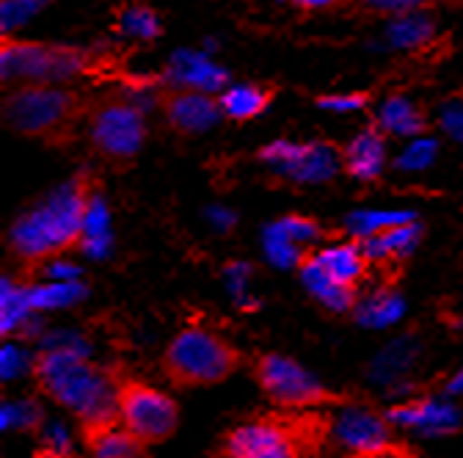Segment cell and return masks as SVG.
I'll list each match as a JSON object with an SVG mask.
<instances>
[{
  "label": "cell",
  "mask_w": 463,
  "mask_h": 458,
  "mask_svg": "<svg viewBox=\"0 0 463 458\" xmlns=\"http://www.w3.org/2000/svg\"><path fill=\"white\" fill-rule=\"evenodd\" d=\"M420 238H422L420 221H409V224L389 226V229H383V233H378L373 238H364L359 243H362L370 262H392V260L409 257L417 249Z\"/></svg>",
  "instance_id": "cell-18"
},
{
  "label": "cell",
  "mask_w": 463,
  "mask_h": 458,
  "mask_svg": "<svg viewBox=\"0 0 463 458\" xmlns=\"http://www.w3.org/2000/svg\"><path fill=\"white\" fill-rule=\"evenodd\" d=\"M241 357L229 339L207 326H188L168 342L163 367L174 384L204 386L235 373Z\"/></svg>",
  "instance_id": "cell-4"
},
{
  "label": "cell",
  "mask_w": 463,
  "mask_h": 458,
  "mask_svg": "<svg viewBox=\"0 0 463 458\" xmlns=\"http://www.w3.org/2000/svg\"><path fill=\"white\" fill-rule=\"evenodd\" d=\"M262 243H265L268 260H270L273 265H279V268H296V265H301V262L307 260L304 246H298L296 241H289L276 224H270V226L265 229Z\"/></svg>",
  "instance_id": "cell-28"
},
{
  "label": "cell",
  "mask_w": 463,
  "mask_h": 458,
  "mask_svg": "<svg viewBox=\"0 0 463 458\" xmlns=\"http://www.w3.org/2000/svg\"><path fill=\"white\" fill-rule=\"evenodd\" d=\"M347 458H405V455L392 444V447H386V450H381V453H373V455H347Z\"/></svg>",
  "instance_id": "cell-42"
},
{
  "label": "cell",
  "mask_w": 463,
  "mask_h": 458,
  "mask_svg": "<svg viewBox=\"0 0 463 458\" xmlns=\"http://www.w3.org/2000/svg\"><path fill=\"white\" fill-rule=\"evenodd\" d=\"M301 281H304V288L309 291V296L320 304V307H326V310H331V312H351L354 307H356V291L354 288H347V284H342V281H336L334 276H328L320 265H317V260L309 254L301 265Z\"/></svg>",
  "instance_id": "cell-15"
},
{
  "label": "cell",
  "mask_w": 463,
  "mask_h": 458,
  "mask_svg": "<svg viewBox=\"0 0 463 458\" xmlns=\"http://www.w3.org/2000/svg\"><path fill=\"white\" fill-rule=\"evenodd\" d=\"M33 367H36V359L25 348L14 346V342H6V346L0 348V376H4V381H14L31 373Z\"/></svg>",
  "instance_id": "cell-31"
},
{
  "label": "cell",
  "mask_w": 463,
  "mask_h": 458,
  "mask_svg": "<svg viewBox=\"0 0 463 458\" xmlns=\"http://www.w3.org/2000/svg\"><path fill=\"white\" fill-rule=\"evenodd\" d=\"M262 160L279 166L287 177L298 183H323L336 175L342 166L339 152L331 144H289V141H276L260 152Z\"/></svg>",
  "instance_id": "cell-11"
},
{
  "label": "cell",
  "mask_w": 463,
  "mask_h": 458,
  "mask_svg": "<svg viewBox=\"0 0 463 458\" xmlns=\"http://www.w3.org/2000/svg\"><path fill=\"white\" fill-rule=\"evenodd\" d=\"M296 4H301V6H307V9H320V6L336 4V0H296Z\"/></svg>",
  "instance_id": "cell-43"
},
{
  "label": "cell",
  "mask_w": 463,
  "mask_h": 458,
  "mask_svg": "<svg viewBox=\"0 0 463 458\" xmlns=\"http://www.w3.org/2000/svg\"><path fill=\"white\" fill-rule=\"evenodd\" d=\"M89 138L102 157L130 163L146 138L144 113L128 100L105 97L89 110Z\"/></svg>",
  "instance_id": "cell-6"
},
{
  "label": "cell",
  "mask_w": 463,
  "mask_h": 458,
  "mask_svg": "<svg viewBox=\"0 0 463 458\" xmlns=\"http://www.w3.org/2000/svg\"><path fill=\"white\" fill-rule=\"evenodd\" d=\"M6 83H61L89 70L86 52L67 44L42 42H4L0 47Z\"/></svg>",
  "instance_id": "cell-5"
},
{
  "label": "cell",
  "mask_w": 463,
  "mask_h": 458,
  "mask_svg": "<svg viewBox=\"0 0 463 458\" xmlns=\"http://www.w3.org/2000/svg\"><path fill=\"white\" fill-rule=\"evenodd\" d=\"M39 312L31 304V284L14 279L0 281V334L4 337H31L39 326Z\"/></svg>",
  "instance_id": "cell-14"
},
{
  "label": "cell",
  "mask_w": 463,
  "mask_h": 458,
  "mask_svg": "<svg viewBox=\"0 0 463 458\" xmlns=\"http://www.w3.org/2000/svg\"><path fill=\"white\" fill-rule=\"evenodd\" d=\"M312 257L317 260V265L328 276H334L336 281L347 284V288H354V291H356L359 279H364L367 265H370V260H367V254H364V249H362L359 241L331 243V246L315 252Z\"/></svg>",
  "instance_id": "cell-17"
},
{
  "label": "cell",
  "mask_w": 463,
  "mask_h": 458,
  "mask_svg": "<svg viewBox=\"0 0 463 458\" xmlns=\"http://www.w3.org/2000/svg\"><path fill=\"white\" fill-rule=\"evenodd\" d=\"M378 122L386 133H397V136H414V133L425 130L422 110H417L409 100H402V97L386 100Z\"/></svg>",
  "instance_id": "cell-25"
},
{
  "label": "cell",
  "mask_w": 463,
  "mask_h": 458,
  "mask_svg": "<svg viewBox=\"0 0 463 458\" xmlns=\"http://www.w3.org/2000/svg\"><path fill=\"white\" fill-rule=\"evenodd\" d=\"M125 28L133 31V33H138V36H155V33L160 31L157 17H155L149 9H136V12H130V14L125 17Z\"/></svg>",
  "instance_id": "cell-36"
},
{
  "label": "cell",
  "mask_w": 463,
  "mask_h": 458,
  "mask_svg": "<svg viewBox=\"0 0 463 458\" xmlns=\"http://www.w3.org/2000/svg\"><path fill=\"white\" fill-rule=\"evenodd\" d=\"M80 249L94 257L102 260L110 252V221H108V207L105 202L94 194L89 213H86V224H83V238H80Z\"/></svg>",
  "instance_id": "cell-24"
},
{
  "label": "cell",
  "mask_w": 463,
  "mask_h": 458,
  "mask_svg": "<svg viewBox=\"0 0 463 458\" xmlns=\"http://www.w3.org/2000/svg\"><path fill=\"white\" fill-rule=\"evenodd\" d=\"M249 279H251V265H246V262H229L226 265L229 293H232V299H235V304L243 310H249Z\"/></svg>",
  "instance_id": "cell-34"
},
{
  "label": "cell",
  "mask_w": 463,
  "mask_h": 458,
  "mask_svg": "<svg viewBox=\"0 0 463 458\" xmlns=\"http://www.w3.org/2000/svg\"><path fill=\"white\" fill-rule=\"evenodd\" d=\"M326 434L347 455H373L392 447V423L386 415L373 412L370 406H345L331 420Z\"/></svg>",
  "instance_id": "cell-10"
},
{
  "label": "cell",
  "mask_w": 463,
  "mask_h": 458,
  "mask_svg": "<svg viewBox=\"0 0 463 458\" xmlns=\"http://www.w3.org/2000/svg\"><path fill=\"white\" fill-rule=\"evenodd\" d=\"M405 312V301L397 291L392 288H381L364 299L356 301L354 307V315L356 320L364 326V329H383V326H392L402 318Z\"/></svg>",
  "instance_id": "cell-20"
},
{
  "label": "cell",
  "mask_w": 463,
  "mask_h": 458,
  "mask_svg": "<svg viewBox=\"0 0 463 458\" xmlns=\"http://www.w3.org/2000/svg\"><path fill=\"white\" fill-rule=\"evenodd\" d=\"M171 75L180 83H185V89H202V91H213L226 83V72L221 67L210 64L204 55H194V52H180L171 62Z\"/></svg>",
  "instance_id": "cell-22"
},
{
  "label": "cell",
  "mask_w": 463,
  "mask_h": 458,
  "mask_svg": "<svg viewBox=\"0 0 463 458\" xmlns=\"http://www.w3.org/2000/svg\"><path fill=\"white\" fill-rule=\"evenodd\" d=\"M392 42L400 47H417L430 42L433 36V23L425 20L422 14H409V17H397V23L389 31Z\"/></svg>",
  "instance_id": "cell-30"
},
{
  "label": "cell",
  "mask_w": 463,
  "mask_h": 458,
  "mask_svg": "<svg viewBox=\"0 0 463 458\" xmlns=\"http://www.w3.org/2000/svg\"><path fill=\"white\" fill-rule=\"evenodd\" d=\"M370 102V94H347V97H317L320 108L328 110H359Z\"/></svg>",
  "instance_id": "cell-37"
},
{
  "label": "cell",
  "mask_w": 463,
  "mask_h": 458,
  "mask_svg": "<svg viewBox=\"0 0 463 458\" xmlns=\"http://www.w3.org/2000/svg\"><path fill=\"white\" fill-rule=\"evenodd\" d=\"M33 376L47 397L78 415L83 431L119 423V384L91 365L89 346L80 334H47L42 339Z\"/></svg>",
  "instance_id": "cell-1"
},
{
  "label": "cell",
  "mask_w": 463,
  "mask_h": 458,
  "mask_svg": "<svg viewBox=\"0 0 463 458\" xmlns=\"http://www.w3.org/2000/svg\"><path fill=\"white\" fill-rule=\"evenodd\" d=\"M444 128H447L452 136L463 138V108H447V110H444Z\"/></svg>",
  "instance_id": "cell-40"
},
{
  "label": "cell",
  "mask_w": 463,
  "mask_h": 458,
  "mask_svg": "<svg viewBox=\"0 0 463 458\" xmlns=\"http://www.w3.org/2000/svg\"><path fill=\"white\" fill-rule=\"evenodd\" d=\"M91 199L94 191L89 175H78L67 186L55 188L42 205L14 221L9 233L12 254L28 265H39L72 246H80Z\"/></svg>",
  "instance_id": "cell-2"
},
{
  "label": "cell",
  "mask_w": 463,
  "mask_h": 458,
  "mask_svg": "<svg viewBox=\"0 0 463 458\" xmlns=\"http://www.w3.org/2000/svg\"><path fill=\"white\" fill-rule=\"evenodd\" d=\"M301 431L276 417L235 425L223 439V458H301Z\"/></svg>",
  "instance_id": "cell-9"
},
{
  "label": "cell",
  "mask_w": 463,
  "mask_h": 458,
  "mask_svg": "<svg viewBox=\"0 0 463 458\" xmlns=\"http://www.w3.org/2000/svg\"><path fill=\"white\" fill-rule=\"evenodd\" d=\"M444 392H447V395H460V392H463V365H460V367H458V373L447 381Z\"/></svg>",
  "instance_id": "cell-41"
},
{
  "label": "cell",
  "mask_w": 463,
  "mask_h": 458,
  "mask_svg": "<svg viewBox=\"0 0 463 458\" xmlns=\"http://www.w3.org/2000/svg\"><path fill=\"white\" fill-rule=\"evenodd\" d=\"M86 447L91 458H146V444L122 423L86 431Z\"/></svg>",
  "instance_id": "cell-19"
},
{
  "label": "cell",
  "mask_w": 463,
  "mask_h": 458,
  "mask_svg": "<svg viewBox=\"0 0 463 458\" xmlns=\"http://www.w3.org/2000/svg\"><path fill=\"white\" fill-rule=\"evenodd\" d=\"M39 434V455L42 458H72L75 442L70 428L61 420H44Z\"/></svg>",
  "instance_id": "cell-29"
},
{
  "label": "cell",
  "mask_w": 463,
  "mask_h": 458,
  "mask_svg": "<svg viewBox=\"0 0 463 458\" xmlns=\"http://www.w3.org/2000/svg\"><path fill=\"white\" fill-rule=\"evenodd\" d=\"M157 105L168 128L183 136H196L210 130L221 119V100H213L210 91L199 89H160Z\"/></svg>",
  "instance_id": "cell-12"
},
{
  "label": "cell",
  "mask_w": 463,
  "mask_h": 458,
  "mask_svg": "<svg viewBox=\"0 0 463 458\" xmlns=\"http://www.w3.org/2000/svg\"><path fill=\"white\" fill-rule=\"evenodd\" d=\"M367 4L375 12H383V14H392V17H409V14L425 12L433 0H367Z\"/></svg>",
  "instance_id": "cell-35"
},
{
  "label": "cell",
  "mask_w": 463,
  "mask_h": 458,
  "mask_svg": "<svg viewBox=\"0 0 463 458\" xmlns=\"http://www.w3.org/2000/svg\"><path fill=\"white\" fill-rule=\"evenodd\" d=\"M409 221H417L414 213H383V210H364V213H354L347 218V233H351L356 241H364V238H373L378 233L389 226H397V224H409Z\"/></svg>",
  "instance_id": "cell-26"
},
{
  "label": "cell",
  "mask_w": 463,
  "mask_h": 458,
  "mask_svg": "<svg viewBox=\"0 0 463 458\" xmlns=\"http://www.w3.org/2000/svg\"><path fill=\"white\" fill-rule=\"evenodd\" d=\"M386 160V147H383V133L378 128H367L362 136H356L342 152V168L356 180H375Z\"/></svg>",
  "instance_id": "cell-16"
},
{
  "label": "cell",
  "mask_w": 463,
  "mask_h": 458,
  "mask_svg": "<svg viewBox=\"0 0 463 458\" xmlns=\"http://www.w3.org/2000/svg\"><path fill=\"white\" fill-rule=\"evenodd\" d=\"M44 273L52 281H75V279H80V268L72 265V262H64V260H50V262H44Z\"/></svg>",
  "instance_id": "cell-38"
},
{
  "label": "cell",
  "mask_w": 463,
  "mask_h": 458,
  "mask_svg": "<svg viewBox=\"0 0 463 458\" xmlns=\"http://www.w3.org/2000/svg\"><path fill=\"white\" fill-rule=\"evenodd\" d=\"M411 354V342H394V346L389 351H383L375 362V378L378 381H392L394 373H400L405 365H409V357Z\"/></svg>",
  "instance_id": "cell-33"
},
{
  "label": "cell",
  "mask_w": 463,
  "mask_h": 458,
  "mask_svg": "<svg viewBox=\"0 0 463 458\" xmlns=\"http://www.w3.org/2000/svg\"><path fill=\"white\" fill-rule=\"evenodd\" d=\"M276 226L281 229V233H284L289 241H296V243L304 246V249L320 238V226H317V221L304 218V215H287V218L276 221Z\"/></svg>",
  "instance_id": "cell-32"
},
{
  "label": "cell",
  "mask_w": 463,
  "mask_h": 458,
  "mask_svg": "<svg viewBox=\"0 0 463 458\" xmlns=\"http://www.w3.org/2000/svg\"><path fill=\"white\" fill-rule=\"evenodd\" d=\"M433 4H447V6H463V0H433Z\"/></svg>",
  "instance_id": "cell-44"
},
{
  "label": "cell",
  "mask_w": 463,
  "mask_h": 458,
  "mask_svg": "<svg viewBox=\"0 0 463 458\" xmlns=\"http://www.w3.org/2000/svg\"><path fill=\"white\" fill-rule=\"evenodd\" d=\"M42 423H44V412L31 397L6 400L0 406V428L4 431H39Z\"/></svg>",
  "instance_id": "cell-27"
},
{
  "label": "cell",
  "mask_w": 463,
  "mask_h": 458,
  "mask_svg": "<svg viewBox=\"0 0 463 458\" xmlns=\"http://www.w3.org/2000/svg\"><path fill=\"white\" fill-rule=\"evenodd\" d=\"M430 152H433V144H420L409 149V155L400 160V166H425L430 160Z\"/></svg>",
  "instance_id": "cell-39"
},
{
  "label": "cell",
  "mask_w": 463,
  "mask_h": 458,
  "mask_svg": "<svg viewBox=\"0 0 463 458\" xmlns=\"http://www.w3.org/2000/svg\"><path fill=\"white\" fill-rule=\"evenodd\" d=\"M257 381L262 392L273 400L279 409H312L320 406L331 395L326 386L296 359L281 354H265L257 362Z\"/></svg>",
  "instance_id": "cell-8"
},
{
  "label": "cell",
  "mask_w": 463,
  "mask_h": 458,
  "mask_svg": "<svg viewBox=\"0 0 463 458\" xmlns=\"http://www.w3.org/2000/svg\"><path fill=\"white\" fill-rule=\"evenodd\" d=\"M119 423L144 444L165 442L180 425L174 397L141 381L119 384Z\"/></svg>",
  "instance_id": "cell-7"
},
{
  "label": "cell",
  "mask_w": 463,
  "mask_h": 458,
  "mask_svg": "<svg viewBox=\"0 0 463 458\" xmlns=\"http://www.w3.org/2000/svg\"><path fill=\"white\" fill-rule=\"evenodd\" d=\"M91 108L72 89H55L52 83H23L4 100V122L20 136L42 138L50 147L72 141L78 122Z\"/></svg>",
  "instance_id": "cell-3"
},
{
  "label": "cell",
  "mask_w": 463,
  "mask_h": 458,
  "mask_svg": "<svg viewBox=\"0 0 463 458\" xmlns=\"http://www.w3.org/2000/svg\"><path fill=\"white\" fill-rule=\"evenodd\" d=\"M86 284L80 279L75 281H39L31 284V304L36 312H50V310H67L75 307L86 299Z\"/></svg>",
  "instance_id": "cell-23"
},
{
  "label": "cell",
  "mask_w": 463,
  "mask_h": 458,
  "mask_svg": "<svg viewBox=\"0 0 463 458\" xmlns=\"http://www.w3.org/2000/svg\"><path fill=\"white\" fill-rule=\"evenodd\" d=\"M276 97V89L270 86H235L226 89L221 97V110L223 117L235 119V122H249L270 105V100Z\"/></svg>",
  "instance_id": "cell-21"
},
{
  "label": "cell",
  "mask_w": 463,
  "mask_h": 458,
  "mask_svg": "<svg viewBox=\"0 0 463 458\" xmlns=\"http://www.w3.org/2000/svg\"><path fill=\"white\" fill-rule=\"evenodd\" d=\"M392 428L405 431H420V434H449L460 423V412L449 404V400L439 397H414L397 404L386 412Z\"/></svg>",
  "instance_id": "cell-13"
}]
</instances>
